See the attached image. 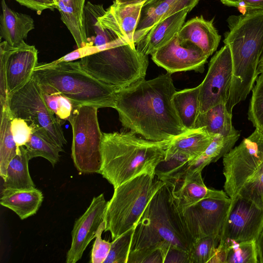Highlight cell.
Instances as JSON below:
<instances>
[{
    "mask_svg": "<svg viewBox=\"0 0 263 263\" xmlns=\"http://www.w3.org/2000/svg\"><path fill=\"white\" fill-rule=\"evenodd\" d=\"M258 263H263V229L256 240Z\"/></svg>",
    "mask_w": 263,
    "mask_h": 263,
    "instance_id": "41",
    "label": "cell"
},
{
    "mask_svg": "<svg viewBox=\"0 0 263 263\" xmlns=\"http://www.w3.org/2000/svg\"><path fill=\"white\" fill-rule=\"evenodd\" d=\"M30 160L25 146L18 147L17 154L8 165L4 189L24 190L35 187L29 171Z\"/></svg>",
    "mask_w": 263,
    "mask_h": 263,
    "instance_id": "26",
    "label": "cell"
},
{
    "mask_svg": "<svg viewBox=\"0 0 263 263\" xmlns=\"http://www.w3.org/2000/svg\"><path fill=\"white\" fill-rule=\"evenodd\" d=\"M224 191L263 204V133L255 128L223 157Z\"/></svg>",
    "mask_w": 263,
    "mask_h": 263,
    "instance_id": "6",
    "label": "cell"
},
{
    "mask_svg": "<svg viewBox=\"0 0 263 263\" xmlns=\"http://www.w3.org/2000/svg\"><path fill=\"white\" fill-rule=\"evenodd\" d=\"M252 91L248 119L253 126L263 133V71L257 76Z\"/></svg>",
    "mask_w": 263,
    "mask_h": 263,
    "instance_id": "35",
    "label": "cell"
},
{
    "mask_svg": "<svg viewBox=\"0 0 263 263\" xmlns=\"http://www.w3.org/2000/svg\"><path fill=\"white\" fill-rule=\"evenodd\" d=\"M0 58L4 60L9 95L26 84L33 77L38 64V51L23 41L16 47L4 41L0 44Z\"/></svg>",
    "mask_w": 263,
    "mask_h": 263,
    "instance_id": "16",
    "label": "cell"
},
{
    "mask_svg": "<svg viewBox=\"0 0 263 263\" xmlns=\"http://www.w3.org/2000/svg\"><path fill=\"white\" fill-rule=\"evenodd\" d=\"M219 236H205L195 240L189 252V263H210L220 242Z\"/></svg>",
    "mask_w": 263,
    "mask_h": 263,
    "instance_id": "33",
    "label": "cell"
},
{
    "mask_svg": "<svg viewBox=\"0 0 263 263\" xmlns=\"http://www.w3.org/2000/svg\"><path fill=\"white\" fill-rule=\"evenodd\" d=\"M237 8L241 14L250 11L263 10V0H242Z\"/></svg>",
    "mask_w": 263,
    "mask_h": 263,
    "instance_id": "40",
    "label": "cell"
},
{
    "mask_svg": "<svg viewBox=\"0 0 263 263\" xmlns=\"http://www.w3.org/2000/svg\"><path fill=\"white\" fill-rule=\"evenodd\" d=\"M263 67V50L262 51V52L261 53L259 60V63H258V66L257 70V74L258 75L259 74V72Z\"/></svg>",
    "mask_w": 263,
    "mask_h": 263,
    "instance_id": "44",
    "label": "cell"
},
{
    "mask_svg": "<svg viewBox=\"0 0 263 263\" xmlns=\"http://www.w3.org/2000/svg\"><path fill=\"white\" fill-rule=\"evenodd\" d=\"M232 77L230 50L224 45L211 58L206 74L199 84L200 112L221 103L227 104Z\"/></svg>",
    "mask_w": 263,
    "mask_h": 263,
    "instance_id": "13",
    "label": "cell"
},
{
    "mask_svg": "<svg viewBox=\"0 0 263 263\" xmlns=\"http://www.w3.org/2000/svg\"><path fill=\"white\" fill-rule=\"evenodd\" d=\"M239 137L240 132L238 130L227 136L216 135L205 152L201 155L208 165L223 157L233 148Z\"/></svg>",
    "mask_w": 263,
    "mask_h": 263,
    "instance_id": "34",
    "label": "cell"
},
{
    "mask_svg": "<svg viewBox=\"0 0 263 263\" xmlns=\"http://www.w3.org/2000/svg\"><path fill=\"white\" fill-rule=\"evenodd\" d=\"M144 3L119 4L115 1L99 18V23L115 39L136 47L134 35Z\"/></svg>",
    "mask_w": 263,
    "mask_h": 263,
    "instance_id": "18",
    "label": "cell"
},
{
    "mask_svg": "<svg viewBox=\"0 0 263 263\" xmlns=\"http://www.w3.org/2000/svg\"><path fill=\"white\" fill-rule=\"evenodd\" d=\"M262 71H263V67H262V69H261V70H260V71L259 73H260V72H261Z\"/></svg>",
    "mask_w": 263,
    "mask_h": 263,
    "instance_id": "46",
    "label": "cell"
},
{
    "mask_svg": "<svg viewBox=\"0 0 263 263\" xmlns=\"http://www.w3.org/2000/svg\"><path fill=\"white\" fill-rule=\"evenodd\" d=\"M105 11L102 4H93L89 1L85 4L84 23L88 46H99L122 42L111 36L100 25L99 18L104 15Z\"/></svg>",
    "mask_w": 263,
    "mask_h": 263,
    "instance_id": "25",
    "label": "cell"
},
{
    "mask_svg": "<svg viewBox=\"0 0 263 263\" xmlns=\"http://www.w3.org/2000/svg\"><path fill=\"white\" fill-rule=\"evenodd\" d=\"M33 75L40 84L53 87L69 99L74 107H114L117 91L89 73L79 61L38 63Z\"/></svg>",
    "mask_w": 263,
    "mask_h": 263,
    "instance_id": "5",
    "label": "cell"
},
{
    "mask_svg": "<svg viewBox=\"0 0 263 263\" xmlns=\"http://www.w3.org/2000/svg\"><path fill=\"white\" fill-rule=\"evenodd\" d=\"M164 184L155 173H144L114 189L107 201L105 232L113 240L133 229L155 193Z\"/></svg>",
    "mask_w": 263,
    "mask_h": 263,
    "instance_id": "7",
    "label": "cell"
},
{
    "mask_svg": "<svg viewBox=\"0 0 263 263\" xmlns=\"http://www.w3.org/2000/svg\"><path fill=\"white\" fill-rule=\"evenodd\" d=\"M13 118L9 105L1 108L0 175L3 180L6 177L8 165L17 154L18 148L11 130Z\"/></svg>",
    "mask_w": 263,
    "mask_h": 263,
    "instance_id": "29",
    "label": "cell"
},
{
    "mask_svg": "<svg viewBox=\"0 0 263 263\" xmlns=\"http://www.w3.org/2000/svg\"><path fill=\"white\" fill-rule=\"evenodd\" d=\"M227 22L223 43L231 51L232 77L226 106L232 114L233 107L245 100L258 76L263 50V10L232 15Z\"/></svg>",
    "mask_w": 263,
    "mask_h": 263,
    "instance_id": "3",
    "label": "cell"
},
{
    "mask_svg": "<svg viewBox=\"0 0 263 263\" xmlns=\"http://www.w3.org/2000/svg\"><path fill=\"white\" fill-rule=\"evenodd\" d=\"M48 1H49V2H50L51 3H52V4H53L55 5V7H56V9H57V6H56V4H55V3H54V1H53V0H48Z\"/></svg>",
    "mask_w": 263,
    "mask_h": 263,
    "instance_id": "45",
    "label": "cell"
},
{
    "mask_svg": "<svg viewBox=\"0 0 263 263\" xmlns=\"http://www.w3.org/2000/svg\"><path fill=\"white\" fill-rule=\"evenodd\" d=\"M40 85L44 99L49 109L62 123L68 121L74 109L71 101L53 87Z\"/></svg>",
    "mask_w": 263,
    "mask_h": 263,
    "instance_id": "31",
    "label": "cell"
},
{
    "mask_svg": "<svg viewBox=\"0 0 263 263\" xmlns=\"http://www.w3.org/2000/svg\"><path fill=\"white\" fill-rule=\"evenodd\" d=\"M200 85L176 91L173 102L183 126L187 130L195 128L200 113L199 95Z\"/></svg>",
    "mask_w": 263,
    "mask_h": 263,
    "instance_id": "28",
    "label": "cell"
},
{
    "mask_svg": "<svg viewBox=\"0 0 263 263\" xmlns=\"http://www.w3.org/2000/svg\"><path fill=\"white\" fill-rule=\"evenodd\" d=\"M8 105L13 118L25 120L62 148L67 143L62 123L46 105L40 85L34 75L23 86L10 94Z\"/></svg>",
    "mask_w": 263,
    "mask_h": 263,
    "instance_id": "10",
    "label": "cell"
},
{
    "mask_svg": "<svg viewBox=\"0 0 263 263\" xmlns=\"http://www.w3.org/2000/svg\"><path fill=\"white\" fill-rule=\"evenodd\" d=\"M32 127L30 138L25 145L30 159L41 157L49 161L53 167L59 162L60 153L64 152L63 148L54 143L42 130Z\"/></svg>",
    "mask_w": 263,
    "mask_h": 263,
    "instance_id": "30",
    "label": "cell"
},
{
    "mask_svg": "<svg viewBox=\"0 0 263 263\" xmlns=\"http://www.w3.org/2000/svg\"><path fill=\"white\" fill-rule=\"evenodd\" d=\"M33 127L25 120L13 118L11 121V130L17 147L24 146L29 140Z\"/></svg>",
    "mask_w": 263,
    "mask_h": 263,
    "instance_id": "38",
    "label": "cell"
},
{
    "mask_svg": "<svg viewBox=\"0 0 263 263\" xmlns=\"http://www.w3.org/2000/svg\"><path fill=\"white\" fill-rule=\"evenodd\" d=\"M231 202L230 197L208 198L184 209L178 206L184 224L195 240L209 236L220 237Z\"/></svg>",
    "mask_w": 263,
    "mask_h": 263,
    "instance_id": "12",
    "label": "cell"
},
{
    "mask_svg": "<svg viewBox=\"0 0 263 263\" xmlns=\"http://www.w3.org/2000/svg\"><path fill=\"white\" fill-rule=\"evenodd\" d=\"M199 127H203L213 136H227L237 130L232 125V114L228 111L225 103L219 104L204 112H200L195 128Z\"/></svg>",
    "mask_w": 263,
    "mask_h": 263,
    "instance_id": "27",
    "label": "cell"
},
{
    "mask_svg": "<svg viewBox=\"0 0 263 263\" xmlns=\"http://www.w3.org/2000/svg\"><path fill=\"white\" fill-rule=\"evenodd\" d=\"M153 61L167 72L194 70L203 72L208 57L191 43H181L178 33L152 55Z\"/></svg>",
    "mask_w": 263,
    "mask_h": 263,
    "instance_id": "15",
    "label": "cell"
},
{
    "mask_svg": "<svg viewBox=\"0 0 263 263\" xmlns=\"http://www.w3.org/2000/svg\"><path fill=\"white\" fill-rule=\"evenodd\" d=\"M79 61L89 73L117 91L145 80L148 65V55L128 44L113 46Z\"/></svg>",
    "mask_w": 263,
    "mask_h": 263,
    "instance_id": "8",
    "label": "cell"
},
{
    "mask_svg": "<svg viewBox=\"0 0 263 263\" xmlns=\"http://www.w3.org/2000/svg\"><path fill=\"white\" fill-rule=\"evenodd\" d=\"M199 0H147L141 11L134 35L136 44L153 26L170 16L188 9L191 11Z\"/></svg>",
    "mask_w": 263,
    "mask_h": 263,
    "instance_id": "19",
    "label": "cell"
},
{
    "mask_svg": "<svg viewBox=\"0 0 263 263\" xmlns=\"http://www.w3.org/2000/svg\"><path fill=\"white\" fill-rule=\"evenodd\" d=\"M1 4L0 36L11 46L16 47L34 28V20L29 15L12 10L7 5L5 0H2Z\"/></svg>",
    "mask_w": 263,
    "mask_h": 263,
    "instance_id": "22",
    "label": "cell"
},
{
    "mask_svg": "<svg viewBox=\"0 0 263 263\" xmlns=\"http://www.w3.org/2000/svg\"><path fill=\"white\" fill-rule=\"evenodd\" d=\"M22 6L35 11L40 15L46 9L53 10L56 9L55 5L48 0H15Z\"/></svg>",
    "mask_w": 263,
    "mask_h": 263,
    "instance_id": "39",
    "label": "cell"
},
{
    "mask_svg": "<svg viewBox=\"0 0 263 263\" xmlns=\"http://www.w3.org/2000/svg\"><path fill=\"white\" fill-rule=\"evenodd\" d=\"M194 241L171 189L164 183L134 228L127 263L164 262L171 250L189 253Z\"/></svg>",
    "mask_w": 263,
    "mask_h": 263,
    "instance_id": "2",
    "label": "cell"
},
{
    "mask_svg": "<svg viewBox=\"0 0 263 263\" xmlns=\"http://www.w3.org/2000/svg\"><path fill=\"white\" fill-rule=\"evenodd\" d=\"M263 229V209L239 195L231 199L220 245L256 241Z\"/></svg>",
    "mask_w": 263,
    "mask_h": 263,
    "instance_id": "11",
    "label": "cell"
},
{
    "mask_svg": "<svg viewBox=\"0 0 263 263\" xmlns=\"http://www.w3.org/2000/svg\"><path fill=\"white\" fill-rule=\"evenodd\" d=\"M105 221L99 226L96 235L95 241L93 243L91 260L92 263H104L107 258L111 246V242L106 241L102 238V234L105 230Z\"/></svg>",
    "mask_w": 263,
    "mask_h": 263,
    "instance_id": "37",
    "label": "cell"
},
{
    "mask_svg": "<svg viewBox=\"0 0 263 263\" xmlns=\"http://www.w3.org/2000/svg\"><path fill=\"white\" fill-rule=\"evenodd\" d=\"M133 229L112 240L109 254L104 263H127Z\"/></svg>",
    "mask_w": 263,
    "mask_h": 263,
    "instance_id": "36",
    "label": "cell"
},
{
    "mask_svg": "<svg viewBox=\"0 0 263 263\" xmlns=\"http://www.w3.org/2000/svg\"><path fill=\"white\" fill-rule=\"evenodd\" d=\"M218 247L226 251V263H258L255 240L232 241Z\"/></svg>",
    "mask_w": 263,
    "mask_h": 263,
    "instance_id": "32",
    "label": "cell"
},
{
    "mask_svg": "<svg viewBox=\"0 0 263 263\" xmlns=\"http://www.w3.org/2000/svg\"><path fill=\"white\" fill-rule=\"evenodd\" d=\"M242 0H220V1L224 5L229 7H234L237 8L239 4Z\"/></svg>",
    "mask_w": 263,
    "mask_h": 263,
    "instance_id": "42",
    "label": "cell"
},
{
    "mask_svg": "<svg viewBox=\"0 0 263 263\" xmlns=\"http://www.w3.org/2000/svg\"><path fill=\"white\" fill-rule=\"evenodd\" d=\"M201 172L191 169L187 163L178 171L160 179L170 187L180 209H184L205 198L229 197L223 190L208 188L204 183Z\"/></svg>",
    "mask_w": 263,
    "mask_h": 263,
    "instance_id": "14",
    "label": "cell"
},
{
    "mask_svg": "<svg viewBox=\"0 0 263 263\" xmlns=\"http://www.w3.org/2000/svg\"><path fill=\"white\" fill-rule=\"evenodd\" d=\"M181 43L189 42L200 48L208 57L217 50L221 35L214 27L213 19L196 16L183 24L178 33Z\"/></svg>",
    "mask_w": 263,
    "mask_h": 263,
    "instance_id": "21",
    "label": "cell"
},
{
    "mask_svg": "<svg viewBox=\"0 0 263 263\" xmlns=\"http://www.w3.org/2000/svg\"><path fill=\"white\" fill-rule=\"evenodd\" d=\"M43 198L42 192L35 187L24 190L3 189L0 203L23 220L36 214Z\"/></svg>",
    "mask_w": 263,
    "mask_h": 263,
    "instance_id": "23",
    "label": "cell"
},
{
    "mask_svg": "<svg viewBox=\"0 0 263 263\" xmlns=\"http://www.w3.org/2000/svg\"><path fill=\"white\" fill-rule=\"evenodd\" d=\"M107 204L103 194L94 197L86 211L76 220L71 232V247L67 253V263H76L81 259L88 244L95 237L99 226L104 221Z\"/></svg>",
    "mask_w": 263,
    "mask_h": 263,
    "instance_id": "17",
    "label": "cell"
},
{
    "mask_svg": "<svg viewBox=\"0 0 263 263\" xmlns=\"http://www.w3.org/2000/svg\"><path fill=\"white\" fill-rule=\"evenodd\" d=\"M98 109L92 105L75 107L68 120L72 132L71 158L77 170L84 174L99 173L101 166L103 133Z\"/></svg>",
    "mask_w": 263,
    "mask_h": 263,
    "instance_id": "9",
    "label": "cell"
},
{
    "mask_svg": "<svg viewBox=\"0 0 263 263\" xmlns=\"http://www.w3.org/2000/svg\"><path fill=\"white\" fill-rule=\"evenodd\" d=\"M147 0H115L119 4H133L145 2Z\"/></svg>",
    "mask_w": 263,
    "mask_h": 263,
    "instance_id": "43",
    "label": "cell"
},
{
    "mask_svg": "<svg viewBox=\"0 0 263 263\" xmlns=\"http://www.w3.org/2000/svg\"><path fill=\"white\" fill-rule=\"evenodd\" d=\"M171 140L153 141L129 130L103 133L99 172L114 189L144 173H155Z\"/></svg>",
    "mask_w": 263,
    "mask_h": 263,
    "instance_id": "4",
    "label": "cell"
},
{
    "mask_svg": "<svg viewBox=\"0 0 263 263\" xmlns=\"http://www.w3.org/2000/svg\"><path fill=\"white\" fill-rule=\"evenodd\" d=\"M215 136L203 127L187 130L171 140L166 153H179L190 161L195 159L205 152Z\"/></svg>",
    "mask_w": 263,
    "mask_h": 263,
    "instance_id": "24",
    "label": "cell"
},
{
    "mask_svg": "<svg viewBox=\"0 0 263 263\" xmlns=\"http://www.w3.org/2000/svg\"><path fill=\"white\" fill-rule=\"evenodd\" d=\"M171 74H161L117 91L114 108L125 128L157 142L171 140L187 130L173 104L176 90Z\"/></svg>",
    "mask_w": 263,
    "mask_h": 263,
    "instance_id": "1",
    "label": "cell"
},
{
    "mask_svg": "<svg viewBox=\"0 0 263 263\" xmlns=\"http://www.w3.org/2000/svg\"><path fill=\"white\" fill-rule=\"evenodd\" d=\"M190 11L184 9L155 25L136 43V49L144 55H152L179 32Z\"/></svg>",
    "mask_w": 263,
    "mask_h": 263,
    "instance_id": "20",
    "label": "cell"
}]
</instances>
